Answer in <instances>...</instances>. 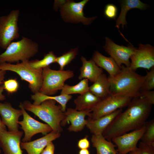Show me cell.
Returning <instances> with one entry per match:
<instances>
[{
	"label": "cell",
	"instance_id": "18",
	"mask_svg": "<svg viewBox=\"0 0 154 154\" xmlns=\"http://www.w3.org/2000/svg\"><path fill=\"white\" fill-rule=\"evenodd\" d=\"M122 109H118L112 113L96 119L88 118L86 126L93 135L102 134L114 118L122 112Z\"/></svg>",
	"mask_w": 154,
	"mask_h": 154
},
{
	"label": "cell",
	"instance_id": "26",
	"mask_svg": "<svg viewBox=\"0 0 154 154\" xmlns=\"http://www.w3.org/2000/svg\"><path fill=\"white\" fill-rule=\"evenodd\" d=\"M88 80L83 79L76 84L70 86L65 84L61 90V94L70 95L72 94H82L89 90Z\"/></svg>",
	"mask_w": 154,
	"mask_h": 154
},
{
	"label": "cell",
	"instance_id": "41",
	"mask_svg": "<svg viewBox=\"0 0 154 154\" xmlns=\"http://www.w3.org/2000/svg\"><path fill=\"white\" fill-rule=\"evenodd\" d=\"M78 154H90V152L88 149H80Z\"/></svg>",
	"mask_w": 154,
	"mask_h": 154
},
{
	"label": "cell",
	"instance_id": "5",
	"mask_svg": "<svg viewBox=\"0 0 154 154\" xmlns=\"http://www.w3.org/2000/svg\"><path fill=\"white\" fill-rule=\"evenodd\" d=\"M29 60L15 64L9 63L0 64V70L10 71L18 74L22 80L27 82L29 87L34 94L39 92L42 83L43 69H34L29 64Z\"/></svg>",
	"mask_w": 154,
	"mask_h": 154
},
{
	"label": "cell",
	"instance_id": "17",
	"mask_svg": "<svg viewBox=\"0 0 154 154\" xmlns=\"http://www.w3.org/2000/svg\"><path fill=\"white\" fill-rule=\"evenodd\" d=\"M60 133L52 130L44 136L32 141L21 143V149H25L28 154H40L50 142L58 138Z\"/></svg>",
	"mask_w": 154,
	"mask_h": 154
},
{
	"label": "cell",
	"instance_id": "25",
	"mask_svg": "<svg viewBox=\"0 0 154 154\" xmlns=\"http://www.w3.org/2000/svg\"><path fill=\"white\" fill-rule=\"evenodd\" d=\"M72 97V96L70 95L60 94L57 96H48L42 94L40 92L34 94L31 96V98L34 101L33 104L39 105L45 100L52 99L59 103L64 112H65L66 111L67 103Z\"/></svg>",
	"mask_w": 154,
	"mask_h": 154
},
{
	"label": "cell",
	"instance_id": "16",
	"mask_svg": "<svg viewBox=\"0 0 154 154\" xmlns=\"http://www.w3.org/2000/svg\"><path fill=\"white\" fill-rule=\"evenodd\" d=\"M90 113L86 112L80 111L75 109L67 108L65 112V117L61 122V126H64L67 123L70 122L71 125L68 127L70 132H78L81 131L86 126V116H88Z\"/></svg>",
	"mask_w": 154,
	"mask_h": 154
},
{
	"label": "cell",
	"instance_id": "39",
	"mask_svg": "<svg viewBox=\"0 0 154 154\" xmlns=\"http://www.w3.org/2000/svg\"><path fill=\"white\" fill-rule=\"evenodd\" d=\"M4 90L3 84L0 86V101H3L5 99V96L3 94Z\"/></svg>",
	"mask_w": 154,
	"mask_h": 154
},
{
	"label": "cell",
	"instance_id": "29",
	"mask_svg": "<svg viewBox=\"0 0 154 154\" xmlns=\"http://www.w3.org/2000/svg\"><path fill=\"white\" fill-rule=\"evenodd\" d=\"M141 139L144 142L154 144V120L146 121V129Z\"/></svg>",
	"mask_w": 154,
	"mask_h": 154
},
{
	"label": "cell",
	"instance_id": "6",
	"mask_svg": "<svg viewBox=\"0 0 154 154\" xmlns=\"http://www.w3.org/2000/svg\"><path fill=\"white\" fill-rule=\"evenodd\" d=\"M74 76L73 72L70 70H53L50 66L44 68L42 69V83L39 92L46 95H53L62 90L66 80Z\"/></svg>",
	"mask_w": 154,
	"mask_h": 154
},
{
	"label": "cell",
	"instance_id": "37",
	"mask_svg": "<svg viewBox=\"0 0 154 154\" xmlns=\"http://www.w3.org/2000/svg\"><path fill=\"white\" fill-rule=\"evenodd\" d=\"M66 0H55L54 5V8L55 10H57L58 8L63 5Z\"/></svg>",
	"mask_w": 154,
	"mask_h": 154
},
{
	"label": "cell",
	"instance_id": "28",
	"mask_svg": "<svg viewBox=\"0 0 154 154\" xmlns=\"http://www.w3.org/2000/svg\"><path fill=\"white\" fill-rule=\"evenodd\" d=\"M78 52V47L71 49L62 55L57 57L56 62L60 66V70H64L65 66L70 64L77 55Z\"/></svg>",
	"mask_w": 154,
	"mask_h": 154
},
{
	"label": "cell",
	"instance_id": "2",
	"mask_svg": "<svg viewBox=\"0 0 154 154\" xmlns=\"http://www.w3.org/2000/svg\"><path fill=\"white\" fill-rule=\"evenodd\" d=\"M110 95L133 98L141 96V89L145 78L129 67L122 65L119 72L114 76H109Z\"/></svg>",
	"mask_w": 154,
	"mask_h": 154
},
{
	"label": "cell",
	"instance_id": "4",
	"mask_svg": "<svg viewBox=\"0 0 154 154\" xmlns=\"http://www.w3.org/2000/svg\"><path fill=\"white\" fill-rule=\"evenodd\" d=\"M38 48L37 42L23 37L20 40L11 42L5 51L0 54V64L29 60L37 53Z\"/></svg>",
	"mask_w": 154,
	"mask_h": 154
},
{
	"label": "cell",
	"instance_id": "43",
	"mask_svg": "<svg viewBox=\"0 0 154 154\" xmlns=\"http://www.w3.org/2000/svg\"><path fill=\"white\" fill-rule=\"evenodd\" d=\"M1 145H0V154H1V151L0 149V148H1Z\"/></svg>",
	"mask_w": 154,
	"mask_h": 154
},
{
	"label": "cell",
	"instance_id": "13",
	"mask_svg": "<svg viewBox=\"0 0 154 154\" xmlns=\"http://www.w3.org/2000/svg\"><path fill=\"white\" fill-rule=\"evenodd\" d=\"M129 68L135 71L139 68L149 70L154 66V47L140 43L131 56Z\"/></svg>",
	"mask_w": 154,
	"mask_h": 154
},
{
	"label": "cell",
	"instance_id": "11",
	"mask_svg": "<svg viewBox=\"0 0 154 154\" xmlns=\"http://www.w3.org/2000/svg\"><path fill=\"white\" fill-rule=\"evenodd\" d=\"M103 48L120 68L122 64L129 67L130 58L137 48L131 44L127 46L118 45L108 37L105 38V43Z\"/></svg>",
	"mask_w": 154,
	"mask_h": 154
},
{
	"label": "cell",
	"instance_id": "30",
	"mask_svg": "<svg viewBox=\"0 0 154 154\" xmlns=\"http://www.w3.org/2000/svg\"><path fill=\"white\" fill-rule=\"evenodd\" d=\"M145 78L141 89V91L151 90L154 88V66L147 71Z\"/></svg>",
	"mask_w": 154,
	"mask_h": 154
},
{
	"label": "cell",
	"instance_id": "7",
	"mask_svg": "<svg viewBox=\"0 0 154 154\" xmlns=\"http://www.w3.org/2000/svg\"><path fill=\"white\" fill-rule=\"evenodd\" d=\"M20 11L11 10L7 15L0 16V47L5 49L20 36L18 25Z\"/></svg>",
	"mask_w": 154,
	"mask_h": 154
},
{
	"label": "cell",
	"instance_id": "42",
	"mask_svg": "<svg viewBox=\"0 0 154 154\" xmlns=\"http://www.w3.org/2000/svg\"><path fill=\"white\" fill-rule=\"evenodd\" d=\"M129 154H140L139 150L137 148L129 153Z\"/></svg>",
	"mask_w": 154,
	"mask_h": 154
},
{
	"label": "cell",
	"instance_id": "34",
	"mask_svg": "<svg viewBox=\"0 0 154 154\" xmlns=\"http://www.w3.org/2000/svg\"><path fill=\"white\" fill-rule=\"evenodd\" d=\"M140 93L141 96L144 97L149 103L152 105L154 104V91H141Z\"/></svg>",
	"mask_w": 154,
	"mask_h": 154
},
{
	"label": "cell",
	"instance_id": "38",
	"mask_svg": "<svg viewBox=\"0 0 154 154\" xmlns=\"http://www.w3.org/2000/svg\"><path fill=\"white\" fill-rule=\"evenodd\" d=\"M6 71L0 70V86L3 84Z\"/></svg>",
	"mask_w": 154,
	"mask_h": 154
},
{
	"label": "cell",
	"instance_id": "40",
	"mask_svg": "<svg viewBox=\"0 0 154 154\" xmlns=\"http://www.w3.org/2000/svg\"><path fill=\"white\" fill-rule=\"evenodd\" d=\"M7 130L6 126L3 124L0 117V131Z\"/></svg>",
	"mask_w": 154,
	"mask_h": 154
},
{
	"label": "cell",
	"instance_id": "20",
	"mask_svg": "<svg viewBox=\"0 0 154 154\" xmlns=\"http://www.w3.org/2000/svg\"><path fill=\"white\" fill-rule=\"evenodd\" d=\"M82 66L80 69L79 80L86 79L91 82H95L103 73V69L98 66L92 59L87 60L83 56L80 58Z\"/></svg>",
	"mask_w": 154,
	"mask_h": 154
},
{
	"label": "cell",
	"instance_id": "3",
	"mask_svg": "<svg viewBox=\"0 0 154 154\" xmlns=\"http://www.w3.org/2000/svg\"><path fill=\"white\" fill-rule=\"evenodd\" d=\"M56 102L54 100L48 99L37 105L28 100H25L22 103L25 110L32 112L46 123L53 131L60 133L63 131L60 123L65 118V115L60 105L56 104Z\"/></svg>",
	"mask_w": 154,
	"mask_h": 154
},
{
	"label": "cell",
	"instance_id": "24",
	"mask_svg": "<svg viewBox=\"0 0 154 154\" xmlns=\"http://www.w3.org/2000/svg\"><path fill=\"white\" fill-rule=\"evenodd\" d=\"M93 83L89 91L97 97L102 100L110 95V84L105 74H102Z\"/></svg>",
	"mask_w": 154,
	"mask_h": 154
},
{
	"label": "cell",
	"instance_id": "23",
	"mask_svg": "<svg viewBox=\"0 0 154 154\" xmlns=\"http://www.w3.org/2000/svg\"><path fill=\"white\" fill-rule=\"evenodd\" d=\"M91 141L96 151V154H118L116 145L106 139L102 134L92 135Z\"/></svg>",
	"mask_w": 154,
	"mask_h": 154
},
{
	"label": "cell",
	"instance_id": "1",
	"mask_svg": "<svg viewBox=\"0 0 154 154\" xmlns=\"http://www.w3.org/2000/svg\"><path fill=\"white\" fill-rule=\"evenodd\" d=\"M152 105L142 96L132 98L127 109L114 118L102 135L111 141L114 137L141 127L150 114Z\"/></svg>",
	"mask_w": 154,
	"mask_h": 154
},
{
	"label": "cell",
	"instance_id": "19",
	"mask_svg": "<svg viewBox=\"0 0 154 154\" xmlns=\"http://www.w3.org/2000/svg\"><path fill=\"white\" fill-rule=\"evenodd\" d=\"M120 6L121 11L119 16L116 20L115 27L118 29L119 33L128 42L119 30L121 25L123 29H124V25L127 26V23L126 21V16L127 12L133 9H138L143 10L148 8V5L139 0H124L121 1Z\"/></svg>",
	"mask_w": 154,
	"mask_h": 154
},
{
	"label": "cell",
	"instance_id": "36",
	"mask_svg": "<svg viewBox=\"0 0 154 154\" xmlns=\"http://www.w3.org/2000/svg\"><path fill=\"white\" fill-rule=\"evenodd\" d=\"M55 146L52 142L48 143L42 151L41 154H54Z\"/></svg>",
	"mask_w": 154,
	"mask_h": 154
},
{
	"label": "cell",
	"instance_id": "9",
	"mask_svg": "<svg viewBox=\"0 0 154 154\" xmlns=\"http://www.w3.org/2000/svg\"><path fill=\"white\" fill-rule=\"evenodd\" d=\"M132 99L110 95L98 103L89 114L88 118L94 119L110 114L118 109L127 106Z\"/></svg>",
	"mask_w": 154,
	"mask_h": 154
},
{
	"label": "cell",
	"instance_id": "10",
	"mask_svg": "<svg viewBox=\"0 0 154 154\" xmlns=\"http://www.w3.org/2000/svg\"><path fill=\"white\" fill-rule=\"evenodd\" d=\"M19 107L23 116V120L18 122L24 132V137L22 140V142L31 141L32 137L37 133H41L46 135L52 130L50 126L47 124L39 122L30 116L26 111L22 103H20Z\"/></svg>",
	"mask_w": 154,
	"mask_h": 154
},
{
	"label": "cell",
	"instance_id": "21",
	"mask_svg": "<svg viewBox=\"0 0 154 154\" xmlns=\"http://www.w3.org/2000/svg\"><path fill=\"white\" fill-rule=\"evenodd\" d=\"M101 100L88 91L80 94L74 100L75 109L78 111L91 113Z\"/></svg>",
	"mask_w": 154,
	"mask_h": 154
},
{
	"label": "cell",
	"instance_id": "35",
	"mask_svg": "<svg viewBox=\"0 0 154 154\" xmlns=\"http://www.w3.org/2000/svg\"><path fill=\"white\" fill-rule=\"evenodd\" d=\"M90 145V141L87 136L80 139L77 143L78 147L80 149H88Z\"/></svg>",
	"mask_w": 154,
	"mask_h": 154
},
{
	"label": "cell",
	"instance_id": "33",
	"mask_svg": "<svg viewBox=\"0 0 154 154\" xmlns=\"http://www.w3.org/2000/svg\"><path fill=\"white\" fill-rule=\"evenodd\" d=\"M138 148L140 154H154V144L140 142Z\"/></svg>",
	"mask_w": 154,
	"mask_h": 154
},
{
	"label": "cell",
	"instance_id": "31",
	"mask_svg": "<svg viewBox=\"0 0 154 154\" xmlns=\"http://www.w3.org/2000/svg\"><path fill=\"white\" fill-rule=\"evenodd\" d=\"M3 86L4 90L9 94L16 92L19 86V83L16 79H10L4 81Z\"/></svg>",
	"mask_w": 154,
	"mask_h": 154
},
{
	"label": "cell",
	"instance_id": "32",
	"mask_svg": "<svg viewBox=\"0 0 154 154\" xmlns=\"http://www.w3.org/2000/svg\"><path fill=\"white\" fill-rule=\"evenodd\" d=\"M117 13V8L114 5L108 4L106 6L104 10V14L107 18L110 19H115Z\"/></svg>",
	"mask_w": 154,
	"mask_h": 154
},
{
	"label": "cell",
	"instance_id": "12",
	"mask_svg": "<svg viewBox=\"0 0 154 154\" xmlns=\"http://www.w3.org/2000/svg\"><path fill=\"white\" fill-rule=\"evenodd\" d=\"M146 129V122L141 127L113 138L111 141L117 147L118 154H127L137 149L139 140Z\"/></svg>",
	"mask_w": 154,
	"mask_h": 154
},
{
	"label": "cell",
	"instance_id": "14",
	"mask_svg": "<svg viewBox=\"0 0 154 154\" xmlns=\"http://www.w3.org/2000/svg\"><path fill=\"white\" fill-rule=\"evenodd\" d=\"M23 132L0 131V144L4 154H23L21 140Z\"/></svg>",
	"mask_w": 154,
	"mask_h": 154
},
{
	"label": "cell",
	"instance_id": "22",
	"mask_svg": "<svg viewBox=\"0 0 154 154\" xmlns=\"http://www.w3.org/2000/svg\"><path fill=\"white\" fill-rule=\"evenodd\" d=\"M99 67L105 70L110 76L118 74L121 68L110 57H106L99 52L95 51L92 58Z\"/></svg>",
	"mask_w": 154,
	"mask_h": 154
},
{
	"label": "cell",
	"instance_id": "8",
	"mask_svg": "<svg viewBox=\"0 0 154 154\" xmlns=\"http://www.w3.org/2000/svg\"><path fill=\"white\" fill-rule=\"evenodd\" d=\"M88 0H83L75 2L72 0H66L60 7V12L63 21L66 23L89 25L96 19V17L88 18L85 17L83 9Z\"/></svg>",
	"mask_w": 154,
	"mask_h": 154
},
{
	"label": "cell",
	"instance_id": "27",
	"mask_svg": "<svg viewBox=\"0 0 154 154\" xmlns=\"http://www.w3.org/2000/svg\"><path fill=\"white\" fill-rule=\"evenodd\" d=\"M57 56L52 51H50L45 55L41 60H35L29 61V64L34 69H43L56 62Z\"/></svg>",
	"mask_w": 154,
	"mask_h": 154
},
{
	"label": "cell",
	"instance_id": "15",
	"mask_svg": "<svg viewBox=\"0 0 154 154\" xmlns=\"http://www.w3.org/2000/svg\"><path fill=\"white\" fill-rule=\"evenodd\" d=\"M23 115L21 109L14 108L10 103L0 102V116L3 124L8 128V131L12 132L18 131L19 117Z\"/></svg>",
	"mask_w": 154,
	"mask_h": 154
}]
</instances>
